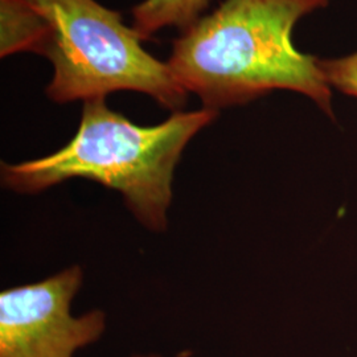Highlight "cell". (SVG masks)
I'll use <instances>...</instances> for the list:
<instances>
[{
  "label": "cell",
  "mask_w": 357,
  "mask_h": 357,
  "mask_svg": "<svg viewBox=\"0 0 357 357\" xmlns=\"http://www.w3.org/2000/svg\"><path fill=\"white\" fill-rule=\"evenodd\" d=\"M40 15L38 54L51 60L47 86L53 102L106 98L119 90L147 94L163 109L181 112L190 93L171 68L142 47V38L121 13L96 0H26Z\"/></svg>",
  "instance_id": "obj_3"
},
{
  "label": "cell",
  "mask_w": 357,
  "mask_h": 357,
  "mask_svg": "<svg viewBox=\"0 0 357 357\" xmlns=\"http://www.w3.org/2000/svg\"><path fill=\"white\" fill-rule=\"evenodd\" d=\"M84 282L78 265L0 293V357H75L106 331V314L79 317L72 303Z\"/></svg>",
  "instance_id": "obj_4"
},
{
  "label": "cell",
  "mask_w": 357,
  "mask_h": 357,
  "mask_svg": "<svg viewBox=\"0 0 357 357\" xmlns=\"http://www.w3.org/2000/svg\"><path fill=\"white\" fill-rule=\"evenodd\" d=\"M1 57L20 52L36 53L43 33L41 17L26 0H0Z\"/></svg>",
  "instance_id": "obj_6"
},
{
  "label": "cell",
  "mask_w": 357,
  "mask_h": 357,
  "mask_svg": "<svg viewBox=\"0 0 357 357\" xmlns=\"http://www.w3.org/2000/svg\"><path fill=\"white\" fill-rule=\"evenodd\" d=\"M131 357H162L160 355H156V354H147V355H134Z\"/></svg>",
  "instance_id": "obj_8"
},
{
  "label": "cell",
  "mask_w": 357,
  "mask_h": 357,
  "mask_svg": "<svg viewBox=\"0 0 357 357\" xmlns=\"http://www.w3.org/2000/svg\"><path fill=\"white\" fill-rule=\"evenodd\" d=\"M209 3L211 0H144L131 11L132 28L142 40H150L165 26H176L184 32L204 16Z\"/></svg>",
  "instance_id": "obj_5"
},
{
  "label": "cell",
  "mask_w": 357,
  "mask_h": 357,
  "mask_svg": "<svg viewBox=\"0 0 357 357\" xmlns=\"http://www.w3.org/2000/svg\"><path fill=\"white\" fill-rule=\"evenodd\" d=\"M217 116L216 110L202 107L141 126L112 110L105 98L85 101L76 134L64 147L20 163L1 162L0 181L17 195H38L73 178L94 181L119 193L143 228L162 234L181 155Z\"/></svg>",
  "instance_id": "obj_2"
},
{
  "label": "cell",
  "mask_w": 357,
  "mask_h": 357,
  "mask_svg": "<svg viewBox=\"0 0 357 357\" xmlns=\"http://www.w3.org/2000/svg\"><path fill=\"white\" fill-rule=\"evenodd\" d=\"M328 0H224L174 40V76L203 107L241 106L273 90L308 97L333 116L319 59L294 45L295 24Z\"/></svg>",
  "instance_id": "obj_1"
},
{
  "label": "cell",
  "mask_w": 357,
  "mask_h": 357,
  "mask_svg": "<svg viewBox=\"0 0 357 357\" xmlns=\"http://www.w3.org/2000/svg\"><path fill=\"white\" fill-rule=\"evenodd\" d=\"M324 79L347 96L357 98V52L335 60H319Z\"/></svg>",
  "instance_id": "obj_7"
}]
</instances>
